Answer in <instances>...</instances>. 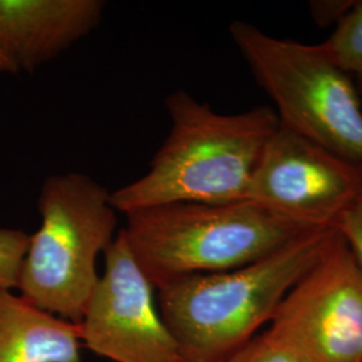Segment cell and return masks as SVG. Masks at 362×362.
<instances>
[{
    "label": "cell",
    "instance_id": "cell-1",
    "mask_svg": "<svg viewBox=\"0 0 362 362\" xmlns=\"http://www.w3.org/2000/svg\"><path fill=\"white\" fill-rule=\"evenodd\" d=\"M172 127L148 172L112 194L117 212L170 203L231 204L248 200L260 157L279 125L275 110L258 106L224 115L189 93L167 98Z\"/></svg>",
    "mask_w": 362,
    "mask_h": 362
},
{
    "label": "cell",
    "instance_id": "cell-2",
    "mask_svg": "<svg viewBox=\"0 0 362 362\" xmlns=\"http://www.w3.org/2000/svg\"><path fill=\"white\" fill-rule=\"evenodd\" d=\"M333 230L303 233L239 269L194 274L158 287V310L185 362L220 361L267 327Z\"/></svg>",
    "mask_w": 362,
    "mask_h": 362
},
{
    "label": "cell",
    "instance_id": "cell-3",
    "mask_svg": "<svg viewBox=\"0 0 362 362\" xmlns=\"http://www.w3.org/2000/svg\"><path fill=\"white\" fill-rule=\"evenodd\" d=\"M125 216L130 252L156 290L194 274L243 267L314 231L252 200L170 203Z\"/></svg>",
    "mask_w": 362,
    "mask_h": 362
},
{
    "label": "cell",
    "instance_id": "cell-4",
    "mask_svg": "<svg viewBox=\"0 0 362 362\" xmlns=\"http://www.w3.org/2000/svg\"><path fill=\"white\" fill-rule=\"evenodd\" d=\"M42 223L16 290L42 310L79 324L100 281L97 259L117 236L112 194L83 173L47 177L38 197Z\"/></svg>",
    "mask_w": 362,
    "mask_h": 362
},
{
    "label": "cell",
    "instance_id": "cell-5",
    "mask_svg": "<svg viewBox=\"0 0 362 362\" xmlns=\"http://www.w3.org/2000/svg\"><path fill=\"white\" fill-rule=\"evenodd\" d=\"M230 34L257 83L276 106L279 125L362 163L360 93L321 45L274 38L246 22H233Z\"/></svg>",
    "mask_w": 362,
    "mask_h": 362
},
{
    "label": "cell",
    "instance_id": "cell-6",
    "mask_svg": "<svg viewBox=\"0 0 362 362\" xmlns=\"http://www.w3.org/2000/svg\"><path fill=\"white\" fill-rule=\"evenodd\" d=\"M266 329L305 362H362V267L336 230Z\"/></svg>",
    "mask_w": 362,
    "mask_h": 362
},
{
    "label": "cell",
    "instance_id": "cell-7",
    "mask_svg": "<svg viewBox=\"0 0 362 362\" xmlns=\"http://www.w3.org/2000/svg\"><path fill=\"white\" fill-rule=\"evenodd\" d=\"M362 191V163L278 125L260 157L248 200L310 230L334 228Z\"/></svg>",
    "mask_w": 362,
    "mask_h": 362
},
{
    "label": "cell",
    "instance_id": "cell-8",
    "mask_svg": "<svg viewBox=\"0 0 362 362\" xmlns=\"http://www.w3.org/2000/svg\"><path fill=\"white\" fill-rule=\"evenodd\" d=\"M104 257V274L79 322L83 348L112 362H185L122 230Z\"/></svg>",
    "mask_w": 362,
    "mask_h": 362
},
{
    "label": "cell",
    "instance_id": "cell-9",
    "mask_svg": "<svg viewBox=\"0 0 362 362\" xmlns=\"http://www.w3.org/2000/svg\"><path fill=\"white\" fill-rule=\"evenodd\" d=\"M101 0H0V50L33 71L100 25Z\"/></svg>",
    "mask_w": 362,
    "mask_h": 362
},
{
    "label": "cell",
    "instance_id": "cell-10",
    "mask_svg": "<svg viewBox=\"0 0 362 362\" xmlns=\"http://www.w3.org/2000/svg\"><path fill=\"white\" fill-rule=\"evenodd\" d=\"M81 327L0 291V362H82Z\"/></svg>",
    "mask_w": 362,
    "mask_h": 362
},
{
    "label": "cell",
    "instance_id": "cell-11",
    "mask_svg": "<svg viewBox=\"0 0 362 362\" xmlns=\"http://www.w3.org/2000/svg\"><path fill=\"white\" fill-rule=\"evenodd\" d=\"M325 54L356 79L362 95V1H356L338 21L332 35L321 43Z\"/></svg>",
    "mask_w": 362,
    "mask_h": 362
},
{
    "label": "cell",
    "instance_id": "cell-12",
    "mask_svg": "<svg viewBox=\"0 0 362 362\" xmlns=\"http://www.w3.org/2000/svg\"><path fill=\"white\" fill-rule=\"evenodd\" d=\"M28 243L30 235L25 231L0 228V291L16 290Z\"/></svg>",
    "mask_w": 362,
    "mask_h": 362
},
{
    "label": "cell",
    "instance_id": "cell-13",
    "mask_svg": "<svg viewBox=\"0 0 362 362\" xmlns=\"http://www.w3.org/2000/svg\"><path fill=\"white\" fill-rule=\"evenodd\" d=\"M218 362H305L264 329Z\"/></svg>",
    "mask_w": 362,
    "mask_h": 362
},
{
    "label": "cell",
    "instance_id": "cell-14",
    "mask_svg": "<svg viewBox=\"0 0 362 362\" xmlns=\"http://www.w3.org/2000/svg\"><path fill=\"white\" fill-rule=\"evenodd\" d=\"M334 230L348 243L362 267V191L337 220Z\"/></svg>",
    "mask_w": 362,
    "mask_h": 362
},
{
    "label": "cell",
    "instance_id": "cell-15",
    "mask_svg": "<svg viewBox=\"0 0 362 362\" xmlns=\"http://www.w3.org/2000/svg\"><path fill=\"white\" fill-rule=\"evenodd\" d=\"M16 67L13 65V62L4 55V52L0 50V74L1 73H16Z\"/></svg>",
    "mask_w": 362,
    "mask_h": 362
}]
</instances>
